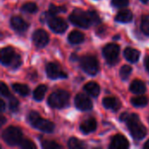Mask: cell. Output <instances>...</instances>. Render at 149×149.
Listing matches in <instances>:
<instances>
[{"instance_id": "cell-1", "label": "cell", "mask_w": 149, "mask_h": 149, "mask_svg": "<svg viewBox=\"0 0 149 149\" xmlns=\"http://www.w3.org/2000/svg\"><path fill=\"white\" fill-rule=\"evenodd\" d=\"M120 120L127 122L128 130L135 140H141L147 135V129L141 123L137 114L122 113L120 116Z\"/></svg>"}, {"instance_id": "cell-2", "label": "cell", "mask_w": 149, "mask_h": 149, "mask_svg": "<svg viewBox=\"0 0 149 149\" xmlns=\"http://www.w3.org/2000/svg\"><path fill=\"white\" fill-rule=\"evenodd\" d=\"M28 120L33 127H35L42 132L52 133L54 130L53 123L48 120L41 118L39 116L38 113H37L35 111L30 112V113L28 114Z\"/></svg>"}, {"instance_id": "cell-3", "label": "cell", "mask_w": 149, "mask_h": 149, "mask_svg": "<svg viewBox=\"0 0 149 149\" xmlns=\"http://www.w3.org/2000/svg\"><path fill=\"white\" fill-rule=\"evenodd\" d=\"M70 95L65 90H58L53 92L48 98V104L52 108H64L68 105Z\"/></svg>"}, {"instance_id": "cell-4", "label": "cell", "mask_w": 149, "mask_h": 149, "mask_svg": "<svg viewBox=\"0 0 149 149\" xmlns=\"http://www.w3.org/2000/svg\"><path fill=\"white\" fill-rule=\"evenodd\" d=\"M2 137L8 145L19 146L23 141V133L17 127H9L3 132Z\"/></svg>"}, {"instance_id": "cell-5", "label": "cell", "mask_w": 149, "mask_h": 149, "mask_svg": "<svg viewBox=\"0 0 149 149\" xmlns=\"http://www.w3.org/2000/svg\"><path fill=\"white\" fill-rule=\"evenodd\" d=\"M69 20L72 24L80 28H88L92 24L88 12L80 9H75L69 16Z\"/></svg>"}, {"instance_id": "cell-6", "label": "cell", "mask_w": 149, "mask_h": 149, "mask_svg": "<svg viewBox=\"0 0 149 149\" xmlns=\"http://www.w3.org/2000/svg\"><path fill=\"white\" fill-rule=\"evenodd\" d=\"M81 68L90 75H95L99 71V62L93 55H86L80 58Z\"/></svg>"}, {"instance_id": "cell-7", "label": "cell", "mask_w": 149, "mask_h": 149, "mask_svg": "<svg viewBox=\"0 0 149 149\" xmlns=\"http://www.w3.org/2000/svg\"><path fill=\"white\" fill-rule=\"evenodd\" d=\"M103 54L110 65H115L119 60L120 56V46L116 44H107L103 49Z\"/></svg>"}, {"instance_id": "cell-8", "label": "cell", "mask_w": 149, "mask_h": 149, "mask_svg": "<svg viewBox=\"0 0 149 149\" xmlns=\"http://www.w3.org/2000/svg\"><path fill=\"white\" fill-rule=\"evenodd\" d=\"M48 25L51 30L56 33H63L67 29V24L60 17H52L48 20Z\"/></svg>"}, {"instance_id": "cell-9", "label": "cell", "mask_w": 149, "mask_h": 149, "mask_svg": "<svg viewBox=\"0 0 149 149\" xmlns=\"http://www.w3.org/2000/svg\"><path fill=\"white\" fill-rule=\"evenodd\" d=\"M75 106L81 111H89L93 108V102L84 93H79L75 97Z\"/></svg>"}, {"instance_id": "cell-10", "label": "cell", "mask_w": 149, "mask_h": 149, "mask_svg": "<svg viewBox=\"0 0 149 149\" xmlns=\"http://www.w3.org/2000/svg\"><path fill=\"white\" fill-rule=\"evenodd\" d=\"M46 74L47 76L52 79H56L58 78L65 79L67 77V75L61 71L59 65L56 63H49L46 65Z\"/></svg>"}, {"instance_id": "cell-11", "label": "cell", "mask_w": 149, "mask_h": 149, "mask_svg": "<svg viewBox=\"0 0 149 149\" xmlns=\"http://www.w3.org/2000/svg\"><path fill=\"white\" fill-rule=\"evenodd\" d=\"M32 40H33V43L35 44V45L37 47L42 48L48 44L49 37H48V34L45 31H44L42 29H38L33 33Z\"/></svg>"}, {"instance_id": "cell-12", "label": "cell", "mask_w": 149, "mask_h": 149, "mask_svg": "<svg viewBox=\"0 0 149 149\" xmlns=\"http://www.w3.org/2000/svg\"><path fill=\"white\" fill-rule=\"evenodd\" d=\"M16 55L17 54L11 47L3 48L1 50V63L4 65L11 66Z\"/></svg>"}, {"instance_id": "cell-13", "label": "cell", "mask_w": 149, "mask_h": 149, "mask_svg": "<svg viewBox=\"0 0 149 149\" xmlns=\"http://www.w3.org/2000/svg\"><path fill=\"white\" fill-rule=\"evenodd\" d=\"M129 147L127 140L121 134H116L113 137L109 148L113 149H125Z\"/></svg>"}, {"instance_id": "cell-14", "label": "cell", "mask_w": 149, "mask_h": 149, "mask_svg": "<svg viewBox=\"0 0 149 149\" xmlns=\"http://www.w3.org/2000/svg\"><path fill=\"white\" fill-rule=\"evenodd\" d=\"M10 25L14 30H16L17 31H20V32L25 31L26 29L29 27L28 23H26L21 17H18V16H15L11 17Z\"/></svg>"}, {"instance_id": "cell-15", "label": "cell", "mask_w": 149, "mask_h": 149, "mask_svg": "<svg viewBox=\"0 0 149 149\" xmlns=\"http://www.w3.org/2000/svg\"><path fill=\"white\" fill-rule=\"evenodd\" d=\"M96 127H97V122H96V120L93 118H89V119L84 120L80 125L81 132L86 134L95 131Z\"/></svg>"}, {"instance_id": "cell-16", "label": "cell", "mask_w": 149, "mask_h": 149, "mask_svg": "<svg viewBox=\"0 0 149 149\" xmlns=\"http://www.w3.org/2000/svg\"><path fill=\"white\" fill-rule=\"evenodd\" d=\"M103 106L107 109L117 111L120 107V102L115 97H107L103 100Z\"/></svg>"}, {"instance_id": "cell-17", "label": "cell", "mask_w": 149, "mask_h": 149, "mask_svg": "<svg viewBox=\"0 0 149 149\" xmlns=\"http://www.w3.org/2000/svg\"><path fill=\"white\" fill-rule=\"evenodd\" d=\"M140 52L136 49H134V48H131V47H127L125 49L124 51V56L125 58L129 61V62H132V63H135L138 61L139 58H140Z\"/></svg>"}, {"instance_id": "cell-18", "label": "cell", "mask_w": 149, "mask_h": 149, "mask_svg": "<svg viewBox=\"0 0 149 149\" xmlns=\"http://www.w3.org/2000/svg\"><path fill=\"white\" fill-rule=\"evenodd\" d=\"M133 13L129 10H120L116 17H115V20L120 23H128L130 21H132L133 19Z\"/></svg>"}, {"instance_id": "cell-19", "label": "cell", "mask_w": 149, "mask_h": 149, "mask_svg": "<svg viewBox=\"0 0 149 149\" xmlns=\"http://www.w3.org/2000/svg\"><path fill=\"white\" fill-rule=\"evenodd\" d=\"M130 91L135 94H142L146 92V86L141 80L135 79L131 83Z\"/></svg>"}, {"instance_id": "cell-20", "label": "cell", "mask_w": 149, "mask_h": 149, "mask_svg": "<svg viewBox=\"0 0 149 149\" xmlns=\"http://www.w3.org/2000/svg\"><path fill=\"white\" fill-rule=\"evenodd\" d=\"M85 91L93 97H98L100 92V86L95 82H88L84 86Z\"/></svg>"}, {"instance_id": "cell-21", "label": "cell", "mask_w": 149, "mask_h": 149, "mask_svg": "<svg viewBox=\"0 0 149 149\" xmlns=\"http://www.w3.org/2000/svg\"><path fill=\"white\" fill-rule=\"evenodd\" d=\"M85 36L79 31H72L68 36V41L72 45H78L84 41Z\"/></svg>"}, {"instance_id": "cell-22", "label": "cell", "mask_w": 149, "mask_h": 149, "mask_svg": "<svg viewBox=\"0 0 149 149\" xmlns=\"http://www.w3.org/2000/svg\"><path fill=\"white\" fill-rule=\"evenodd\" d=\"M12 88L17 93H18L21 96H27L29 94V93H30L29 86L24 85V84H19V83L13 84Z\"/></svg>"}, {"instance_id": "cell-23", "label": "cell", "mask_w": 149, "mask_h": 149, "mask_svg": "<svg viewBox=\"0 0 149 149\" xmlns=\"http://www.w3.org/2000/svg\"><path fill=\"white\" fill-rule=\"evenodd\" d=\"M47 91V87L45 85H39L33 92V98L37 101H40L44 99L45 94Z\"/></svg>"}, {"instance_id": "cell-24", "label": "cell", "mask_w": 149, "mask_h": 149, "mask_svg": "<svg viewBox=\"0 0 149 149\" xmlns=\"http://www.w3.org/2000/svg\"><path fill=\"white\" fill-rule=\"evenodd\" d=\"M131 103L137 107H142L148 105V98L145 97V96H138V97H134L131 100Z\"/></svg>"}, {"instance_id": "cell-25", "label": "cell", "mask_w": 149, "mask_h": 149, "mask_svg": "<svg viewBox=\"0 0 149 149\" xmlns=\"http://www.w3.org/2000/svg\"><path fill=\"white\" fill-rule=\"evenodd\" d=\"M68 147L72 149H80L85 147V144L77 138H71L68 141Z\"/></svg>"}, {"instance_id": "cell-26", "label": "cell", "mask_w": 149, "mask_h": 149, "mask_svg": "<svg viewBox=\"0 0 149 149\" xmlns=\"http://www.w3.org/2000/svg\"><path fill=\"white\" fill-rule=\"evenodd\" d=\"M22 10L27 13H35L38 11V6L35 3L30 2V3H26L22 6Z\"/></svg>"}, {"instance_id": "cell-27", "label": "cell", "mask_w": 149, "mask_h": 149, "mask_svg": "<svg viewBox=\"0 0 149 149\" xmlns=\"http://www.w3.org/2000/svg\"><path fill=\"white\" fill-rule=\"evenodd\" d=\"M132 72V67L130 65H123L121 68H120V75L122 79L126 80L128 79V77L130 76Z\"/></svg>"}, {"instance_id": "cell-28", "label": "cell", "mask_w": 149, "mask_h": 149, "mask_svg": "<svg viewBox=\"0 0 149 149\" xmlns=\"http://www.w3.org/2000/svg\"><path fill=\"white\" fill-rule=\"evenodd\" d=\"M65 10H66V8L65 6H56L54 4H51L49 7V13L52 16H54L61 12H65Z\"/></svg>"}, {"instance_id": "cell-29", "label": "cell", "mask_w": 149, "mask_h": 149, "mask_svg": "<svg viewBox=\"0 0 149 149\" xmlns=\"http://www.w3.org/2000/svg\"><path fill=\"white\" fill-rule=\"evenodd\" d=\"M42 148L45 149H58L61 148V146L53 141H45L42 142Z\"/></svg>"}, {"instance_id": "cell-30", "label": "cell", "mask_w": 149, "mask_h": 149, "mask_svg": "<svg viewBox=\"0 0 149 149\" xmlns=\"http://www.w3.org/2000/svg\"><path fill=\"white\" fill-rule=\"evenodd\" d=\"M141 31L144 34L149 36V15H146L141 20Z\"/></svg>"}, {"instance_id": "cell-31", "label": "cell", "mask_w": 149, "mask_h": 149, "mask_svg": "<svg viewBox=\"0 0 149 149\" xmlns=\"http://www.w3.org/2000/svg\"><path fill=\"white\" fill-rule=\"evenodd\" d=\"M22 148L24 149H34L36 148V145L30 140H26V139H23V141H21L20 145H19Z\"/></svg>"}, {"instance_id": "cell-32", "label": "cell", "mask_w": 149, "mask_h": 149, "mask_svg": "<svg viewBox=\"0 0 149 149\" xmlns=\"http://www.w3.org/2000/svg\"><path fill=\"white\" fill-rule=\"evenodd\" d=\"M87 12H88V14H89V17H90V19H91L92 24H100V18L99 15H98L94 10H88Z\"/></svg>"}, {"instance_id": "cell-33", "label": "cell", "mask_w": 149, "mask_h": 149, "mask_svg": "<svg viewBox=\"0 0 149 149\" xmlns=\"http://www.w3.org/2000/svg\"><path fill=\"white\" fill-rule=\"evenodd\" d=\"M18 106H19L18 100L14 97H10V101H9V107H10V111L16 112L18 109Z\"/></svg>"}, {"instance_id": "cell-34", "label": "cell", "mask_w": 149, "mask_h": 149, "mask_svg": "<svg viewBox=\"0 0 149 149\" xmlns=\"http://www.w3.org/2000/svg\"><path fill=\"white\" fill-rule=\"evenodd\" d=\"M112 3L117 8H122L128 5L129 0H112Z\"/></svg>"}, {"instance_id": "cell-35", "label": "cell", "mask_w": 149, "mask_h": 149, "mask_svg": "<svg viewBox=\"0 0 149 149\" xmlns=\"http://www.w3.org/2000/svg\"><path fill=\"white\" fill-rule=\"evenodd\" d=\"M1 94L4 97H10V93L7 87V86L3 83V82H1Z\"/></svg>"}, {"instance_id": "cell-36", "label": "cell", "mask_w": 149, "mask_h": 149, "mask_svg": "<svg viewBox=\"0 0 149 149\" xmlns=\"http://www.w3.org/2000/svg\"><path fill=\"white\" fill-rule=\"evenodd\" d=\"M21 63H22L21 57H20L18 54H17V55H16V57H15V58H14V61H13V63H12L11 66H12V67H14V68H17V67H18V66L21 65Z\"/></svg>"}, {"instance_id": "cell-37", "label": "cell", "mask_w": 149, "mask_h": 149, "mask_svg": "<svg viewBox=\"0 0 149 149\" xmlns=\"http://www.w3.org/2000/svg\"><path fill=\"white\" fill-rule=\"evenodd\" d=\"M145 66H146V69L148 70V72H149V56L146 58L145 59Z\"/></svg>"}, {"instance_id": "cell-38", "label": "cell", "mask_w": 149, "mask_h": 149, "mask_svg": "<svg viewBox=\"0 0 149 149\" xmlns=\"http://www.w3.org/2000/svg\"><path fill=\"white\" fill-rule=\"evenodd\" d=\"M0 102H1V111H2V112H3V111H4V109H5V104H4V101H3V100H0Z\"/></svg>"}, {"instance_id": "cell-39", "label": "cell", "mask_w": 149, "mask_h": 149, "mask_svg": "<svg viewBox=\"0 0 149 149\" xmlns=\"http://www.w3.org/2000/svg\"><path fill=\"white\" fill-rule=\"evenodd\" d=\"M5 118L3 116V115H1V125H3L4 123H5Z\"/></svg>"}, {"instance_id": "cell-40", "label": "cell", "mask_w": 149, "mask_h": 149, "mask_svg": "<svg viewBox=\"0 0 149 149\" xmlns=\"http://www.w3.org/2000/svg\"><path fill=\"white\" fill-rule=\"evenodd\" d=\"M143 148H149V140L144 144V146H143Z\"/></svg>"}, {"instance_id": "cell-41", "label": "cell", "mask_w": 149, "mask_h": 149, "mask_svg": "<svg viewBox=\"0 0 149 149\" xmlns=\"http://www.w3.org/2000/svg\"><path fill=\"white\" fill-rule=\"evenodd\" d=\"M141 2H142V3H148V0H141Z\"/></svg>"}]
</instances>
